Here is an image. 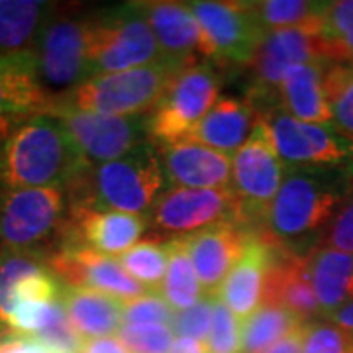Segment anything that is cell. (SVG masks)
<instances>
[{
  "label": "cell",
  "instance_id": "obj_46",
  "mask_svg": "<svg viewBox=\"0 0 353 353\" xmlns=\"http://www.w3.org/2000/svg\"><path fill=\"white\" fill-rule=\"evenodd\" d=\"M169 353H208L206 345L202 341L187 340V338H176L173 350Z\"/></svg>",
  "mask_w": 353,
  "mask_h": 353
},
{
  "label": "cell",
  "instance_id": "obj_11",
  "mask_svg": "<svg viewBox=\"0 0 353 353\" xmlns=\"http://www.w3.org/2000/svg\"><path fill=\"white\" fill-rule=\"evenodd\" d=\"M187 4L208 39L212 61L220 65L252 63L267 36L253 2L194 0Z\"/></svg>",
  "mask_w": 353,
  "mask_h": 353
},
{
  "label": "cell",
  "instance_id": "obj_45",
  "mask_svg": "<svg viewBox=\"0 0 353 353\" xmlns=\"http://www.w3.org/2000/svg\"><path fill=\"white\" fill-rule=\"evenodd\" d=\"M326 320H330L332 324H336L338 328H341L345 334H350L353 338V303L343 306L340 310L332 312L326 316Z\"/></svg>",
  "mask_w": 353,
  "mask_h": 353
},
{
  "label": "cell",
  "instance_id": "obj_13",
  "mask_svg": "<svg viewBox=\"0 0 353 353\" xmlns=\"http://www.w3.org/2000/svg\"><path fill=\"white\" fill-rule=\"evenodd\" d=\"M50 112L63 120L90 165L116 161L150 141V116H106L55 102Z\"/></svg>",
  "mask_w": 353,
  "mask_h": 353
},
{
  "label": "cell",
  "instance_id": "obj_3",
  "mask_svg": "<svg viewBox=\"0 0 353 353\" xmlns=\"http://www.w3.org/2000/svg\"><path fill=\"white\" fill-rule=\"evenodd\" d=\"M163 185L159 153L148 141L116 161L90 165L69 187L71 206L145 216L163 192Z\"/></svg>",
  "mask_w": 353,
  "mask_h": 353
},
{
  "label": "cell",
  "instance_id": "obj_20",
  "mask_svg": "<svg viewBox=\"0 0 353 353\" xmlns=\"http://www.w3.org/2000/svg\"><path fill=\"white\" fill-rule=\"evenodd\" d=\"M277 248L259 232H250L238 263L222 283L216 299L230 308L238 320H245L265 303V289Z\"/></svg>",
  "mask_w": 353,
  "mask_h": 353
},
{
  "label": "cell",
  "instance_id": "obj_43",
  "mask_svg": "<svg viewBox=\"0 0 353 353\" xmlns=\"http://www.w3.org/2000/svg\"><path fill=\"white\" fill-rule=\"evenodd\" d=\"M83 353H128L122 341L114 336H104V338H94L87 340L83 345Z\"/></svg>",
  "mask_w": 353,
  "mask_h": 353
},
{
  "label": "cell",
  "instance_id": "obj_19",
  "mask_svg": "<svg viewBox=\"0 0 353 353\" xmlns=\"http://www.w3.org/2000/svg\"><path fill=\"white\" fill-rule=\"evenodd\" d=\"M250 232L252 230L238 222H222L190 236H181L196 277L201 281L204 296L214 299L218 294L232 267L238 263Z\"/></svg>",
  "mask_w": 353,
  "mask_h": 353
},
{
  "label": "cell",
  "instance_id": "obj_38",
  "mask_svg": "<svg viewBox=\"0 0 353 353\" xmlns=\"http://www.w3.org/2000/svg\"><path fill=\"white\" fill-rule=\"evenodd\" d=\"M214 299L202 296L199 303L192 304L187 310L175 312V320L171 326L175 332V338H187V340L202 341V343L208 340L210 326H212Z\"/></svg>",
  "mask_w": 353,
  "mask_h": 353
},
{
  "label": "cell",
  "instance_id": "obj_39",
  "mask_svg": "<svg viewBox=\"0 0 353 353\" xmlns=\"http://www.w3.org/2000/svg\"><path fill=\"white\" fill-rule=\"evenodd\" d=\"M320 36L326 46L353 38V0L324 2L320 16Z\"/></svg>",
  "mask_w": 353,
  "mask_h": 353
},
{
  "label": "cell",
  "instance_id": "obj_16",
  "mask_svg": "<svg viewBox=\"0 0 353 353\" xmlns=\"http://www.w3.org/2000/svg\"><path fill=\"white\" fill-rule=\"evenodd\" d=\"M51 108L53 99L39 81L36 51L0 55V148L22 122Z\"/></svg>",
  "mask_w": 353,
  "mask_h": 353
},
{
  "label": "cell",
  "instance_id": "obj_21",
  "mask_svg": "<svg viewBox=\"0 0 353 353\" xmlns=\"http://www.w3.org/2000/svg\"><path fill=\"white\" fill-rule=\"evenodd\" d=\"M61 281L39 253H0V322L8 324L14 308L24 303L59 301Z\"/></svg>",
  "mask_w": 353,
  "mask_h": 353
},
{
  "label": "cell",
  "instance_id": "obj_22",
  "mask_svg": "<svg viewBox=\"0 0 353 353\" xmlns=\"http://www.w3.org/2000/svg\"><path fill=\"white\" fill-rule=\"evenodd\" d=\"M165 181L183 189H232V155L192 139L155 145Z\"/></svg>",
  "mask_w": 353,
  "mask_h": 353
},
{
  "label": "cell",
  "instance_id": "obj_6",
  "mask_svg": "<svg viewBox=\"0 0 353 353\" xmlns=\"http://www.w3.org/2000/svg\"><path fill=\"white\" fill-rule=\"evenodd\" d=\"M285 171L287 165L275 150L271 130L257 116L252 136L232 157V192L241 226L252 232L259 230L283 185Z\"/></svg>",
  "mask_w": 353,
  "mask_h": 353
},
{
  "label": "cell",
  "instance_id": "obj_8",
  "mask_svg": "<svg viewBox=\"0 0 353 353\" xmlns=\"http://www.w3.org/2000/svg\"><path fill=\"white\" fill-rule=\"evenodd\" d=\"M63 189H6L0 196L2 252L36 253L65 228Z\"/></svg>",
  "mask_w": 353,
  "mask_h": 353
},
{
  "label": "cell",
  "instance_id": "obj_23",
  "mask_svg": "<svg viewBox=\"0 0 353 353\" xmlns=\"http://www.w3.org/2000/svg\"><path fill=\"white\" fill-rule=\"evenodd\" d=\"M265 303H273L287 308L306 324L314 322V318L318 316H324L312 289L308 255H296V253L277 250L271 273L267 279Z\"/></svg>",
  "mask_w": 353,
  "mask_h": 353
},
{
  "label": "cell",
  "instance_id": "obj_28",
  "mask_svg": "<svg viewBox=\"0 0 353 353\" xmlns=\"http://www.w3.org/2000/svg\"><path fill=\"white\" fill-rule=\"evenodd\" d=\"M53 6L36 0H0V55L36 51Z\"/></svg>",
  "mask_w": 353,
  "mask_h": 353
},
{
  "label": "cell",
  "instance_id": "obj_14",
  "mask_svg": "<svg viewBox=\"0 0 353 353\" xmlns=\"http://www.w3.org/2000/svg\"><path fill=\"white\" fill-rule=\"evenodd\" d=\"M148 222L153 230L173 238L190 236L214 224L238 222L236 199L232 189L171 187L157 196Z\"/></svg>",
  "mask_w": 353,
  "mask_h": 353
},
{
  "label": "cell",
  "instance_id": "obj_32",
  "mask_svg": "<svg viewBox=\"0 0 353 353\" xmlns=\"http://www.w3.org/2000/svg\"><path fill=\"white\" fill-rule=\"evenodd\" d=\"M255 14L263 30H287L301 26H320V16L324 10V2L310 0H261L253 2Z\"/></svg>",
  "mask_w": 353,
  "mask_h": 353
},
{
  "label": "cell",
  "instance_id": "obj_9",
  "mask_svg": "<svg viewBox=\"0 0 353 353\" xmlns=\"http://www.w3.org/2000/svg\"><path fill=\"white\" fill-rule=\"evenodd\" d=\"M326 61L320 26H301L269 32L252 59L253 87L250 104L259 114L277 108V90L287 71L296 65Z\"/></svg>",
  "mask_w": 353,
  "mask_h": 353
},
{
  "label": "cell",
  "instance_id": "obj_26",
  "mask_svg": "<svg viewBox=\"0 0 353 353\" xmlns=\"http://www.w3.org/2000/svg\"><path fill=\"white\" fill-rule=\"evenodd\" d=\"M59 301L71 324L85 341L118 334L122 326L124 303L110 294L63 285Z\"/></svg>",
  "mask_w": 353,
  "mask_h": 353
},
{
  "label": "cell",
  "instance_id": "obj_44",
  "mask_svg": "<svg viewBox=\"0 0 353 353\" xmlns=\"http://www.w3.org/2000/svg\"><path fill=\"white\" fill-rule=\"evenodd\" d=\"M304 328L294 330L292 334H289L287 338H283L277 341L271 350H267L265 353H303V340H304Z\"/></svg>",
  "mask_w": 353,
  "mask_h": 353
},
{
  "label": "cell",
  "instance_id": "obj_41",
  "mask_svg": "<svg viewBox=\"0 0 353 353\" xmlns=\"http://www.w3.org/2000/svg\"><path fill=\"white\" fill-rule=\"evenodd\" d=\"M0 353H51L43 343L32 336L6 332L0 336Z\"/></svg>",
  "mask_w": 353,
  "mask_h": 353
},
{
  "label": "cell",
  "instance_id": "obj_4",
  "mask_svg": "<svg viewBox=\"0 0 353 353\" xmlns=\"http://www.w3.org/2000/svg\"><path fill=\"white\" fill-rule=\"evenodd\" d=\"M161 61L159 43L139 2H128L90 16L88 79Z\"/></svg>",
  "mask_w": 353,
  "mask_h": 353
},
{
  "label": "cell",
  "instance_id": "obj_7",
  "mask_svg": "<svg viewBox=\"0 0 353 353\" xmlns=\"http://www.w3.org/2000/svg\"><path fill=\"white\" fill-rule=\"evenodd\" d=\"M220 88L222 79L212 63L202 61L176 71L163 99L148 118L150 141L167 145L187 139L190 130L218 102Z\"/></svg>",
  "mask_w": 353,
  "mask_h": 353
},
{
  "label": "cell",
  "instance_id": "obj_24",
  "mask_svg": "<svg viewBox=\"0 0 353 353\" xmlns=\"http://www.w3.org/2000/svg\"><path fill=\"white\" fill-rule=\"evenodd\" d=\"M328 61L296 65L287 71L277 90V108L292 118L332 126L326 88H324V69Z\"/></svg>",
  "mask_w": 353,
  "mask_h": 353
},
{
  "label": "cell",
  "instance_id": "obj_34",
  "mask_svg": "<svg viewBox=\"0 0 353 353\" xmlns=\"http://www.w3.org/2000/svg\"><path fill=\"white\" fill-rule=\"evenodd\" d=\"M116 338L128 353H169L175 345V332L163 324H122Z\"/></svg>",
  "mask_w": 353,
  "mask_h": 353
},
{
  "label": "cell",
  "instance_id": "obj_2",
  "mask_svg": "<svg viewBox=\"0 0 353 353\" xmlns=\"http://www.w3.org/2000/svg\"><path fill=\"white\" fill-rule=\"evenodd\" d=\"M88 167L71 132L53 112L28 118L0 148L4 189H63Z\"/></svg>",
  "mask_w": 353,
  "mask_h": 353
},
{
  "label": "cell",
  "instance_id": "obj_1",
  "mask_svg": "<svg viewBox=\"0 0 353 353\" xmlns=\"http://www.w3.org/2000/svg\"><path fill=\"white\" fill-rule=\"evenodd\" d=\"M352 183L350 169L287 167L257 232L277 250L310 255L316 241L324 240Z\"/></svg>",
  "mask_w": 353,
  "mask_h": 353
},
{
  "label": "cell",
  "instance_id": "obj_37",
  "mask_svg": "<svg viewBox=\"0 0 353 353\" xmlns=\"http://www.w3.org/2000/svg\"><path fill=\"white\" fill-rule=\"evenodd\" d=\"M175 310L165 303L159 292H148L139 299L124 303L122 324H163L173 326Z\"/></svg>",
  "mask_w": 353,
  "mask_h": 353
},
{
  "label": "cell",
  "instance_id": "obj_35",
  "mask_svg": "<svg viewBox=\"0 0 353 353\" xmlns=\"http://www.w3.org/2000/svg\"><path fill=\"white\" fill-rule=\"evenodd\" d=\"M208 353H241V324L226 304L214 299L212 326L204 341Z\"/></svg>",
  "mask_w": 353,
  "mask_h": 353
},
{
  "label": "cell",
  "instance_id": "obj_5",
  "mask_svg": "<svg viewBox=\"0 0 353 353\" xmlns=\"http://www.w3.org/2000/svg\"><path fill=\"white\" fill-rule=\"evenodd\" d=\"M176 69L173 65L153 63L130 71L99 75L63 94L55 104L106 116H150L163 99Z\"/></svg>",
  "mask_w": 353,
  "mask_h": 353
},
{
  "label": "cell",
  "instance_id": "obj_27",
  "mask_svg": "<svg viewBox=\"0 0 353 353\" xmlns=\"http://www.w3.org/2000/svg\"><path fill=\"white\" fill-rule=\"evenodd\" d=\"M308 267L322 314L328 316L353 303V253L318 245L308 255Z\"/></svg>",
  "mask_w": 353,
  "mask_h": 353
},
{
  "label": "cell",
  "instance_id": "obj_40",
  "mask_svg": "<svg viewBox=\"0 0 353 353\" xmlns=\"http://www.w3.org/2000/svg\"><path fill=\"white\" fill-rule=\"evenodd\" d=\"M324 248L353 253V183L324 236Z\"/></svg>",
  "mask_w": 353,
  "mask_h": 353
},
{
  "label": "cell",
  "instance_id": "obj_36",
  "mask_svg": "<svg viewBox=\"0 0 353 353\" xmlns=\"http://www.w3.org/2000/svg\"><path fill=\"white\" fill-rule=\"evenodd\" d=\"M303 353H353V338L330 320H314L304 328Z\"/></svg>",
  "mask_w": 353,
  "mask_h": 353
},
{
  "label": "cell",
  "instance_id": "obj_31",
  "mask_svg": "<svg viewBox=\"0 0 353 353\" xmlns=\"http://www.w3.org/2000/svg\"><path fill=\"white\" fill-rule=\"evenodd\" d=\"M118 263L124 267L130 277L139 283L150 292L161 289L167 263H169V248L167 240H139L132 250L116 257Z\"/></svg>",
  "mask_w": 353,
  "mask_h": 353
},
{
  "label": "cell",
  "instance_id": "obj_33",
  "mask_svg": "<svg viewBox=\"0 0 353 353\" xmlns=\"http://www.w3.org/2000/svg\"><path fill=\"white\" fill-rule=\"evenodd\" d=\"M324 88L332 126L353 141V67L328 61L324 69Z\"/></svg>",
  "mask_w": 353,
  "mask_h": 353
},
{
  "label": "cell",
  "instance_id": "obj_25",
  "mask_svg": "<svg viewBox=\"0 0 353 353\" xmlns=\"http://www.w3.org/2000/svg\"><path fill=\"white\" fill-rule=\"evenodd\" d=\"M255 120V110L250 101L218 99L208 114L190 130L187 139L199 141L202 145L226 155H236V152L252 136Z\"/></svg>",
  "mask_w": 353,
  "mask_h": 353
},
{
  "label": "cell",
  "instance_id": "obj_17",
  "mask_svg": "<svg viewBox=\"0 0 353 353\" xmlns=\"http://www.w3.org/2000/svg\"><path fill=\"white\" fill-rule=\"evenodd\" d=\"M139 6L152 26L165 63L185 69L202 63V59L212 61L208 39L187 2L155 0L139 2Z\"/></svg>",
  "mask_w": 353,
  "mask_h": 353
},
{
  "label": "cell",
  "instance_id": "obj_30",
  "mask_svg": "<svg viewBox=\"0 0 353 353\" xmlns=\"http://www.w3.org/2000/svg\"><path fill=\"white\" fill-rule=\"evenodd\" d=\"M167 248H169V263L159 294L175 312H181L199 303L204 292L181 238L167 240Z\"/></svg>",
  "mask_w": 353,
  "mask_h": 353
},
{
  "label": "cell",
  "instance_id": "obj_29",
  "mask_svg": "<svg viewBox=\"0 0 353 353\" xmlns=\"http://www.w3.org/2000/svg\"><path fill=\"white\" fill-rule=\"evenodd\" d=\"M303 326L306 322L287 308L273 303L261 304L241 324V353H265Z\"/></svg>",
  "mask_w": 353,
  "mask_h": 353
},
{
  "label": "cell",
  "instance_id": "obj_42",
  "mask_svg": "<svg viewBox=\"0 0 353 353\" xmlns=\"http://www.w3.org/2000/svg\"><path fill=\"white\" fill-rule=\"evenodd\" d=\"M326 61L353 67V38L340 41V43H328L326 46Z\"/></svg>",
  "mask_w": 353,
  "mask_h": 353
},
{
  "label": "cell",
  "instance_id": "obj_10",
  "mask_svg": "<svg viewBox=\"0 0 353 353\" xmlns=\"http://www.w3.org/2000/svg\"><path fill=\"white\" fill-rule=\"evenodd\" d=\"M271 130L279 157L287 167L304 169H352L353 141L334 126L308 124L279 108L261 114Z\"/></svg>",
  "mask_w": 353,
  "mask_h": 353
},
{
  "label": "cell",
  "instance_id": "obj_15",
  "mask_svg": "<svg viewBox=\"0 0 353 353\" xmlns=\"http://www.w3.org/2000/svg\"><path fill=\"white\" fill-rule=\"evenodd\" d=\"M48 265L67 287L97 290L120 299L122 303L134 301L150 292L128 275L116 257L102 255L83 245L65 243L63 248L51 253Z\"/></svg>",
  "mask_w": 353,
  "mask_h": 353
},
{
  "label": "cell",
  "instance_id": "obj_18",
  "mask_svg": "<svg viewBox=\"0 0 353 353\" xmlns=\"http://www.w3.org/2000/svg\"><path fill=\"white\" fill-rule=\"evenodd\" d=\"M148 228V216L85 206H71L65 222L69 245H83L108 257H120L132 250Z\"/></svg>",
  "mask_w": 353,
  "mask_h": 353
},
{
  "label": "cell",
  "instance_id": "obj_12",
  "mask_svg": "<svg viewBox=\"0 0 353 353\" xmlns=\"http://www.w3.org/2000/svg\"><path fill=\"white\" fill-rule=\"evenodd\" d=\"M90 18L50 20L36 46L38 75L48 92H71L88 79Z\"/></svg>",
  "mask_w": 353,
  "mask_h": 353
}]
</instances>
